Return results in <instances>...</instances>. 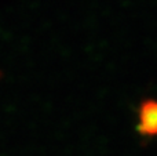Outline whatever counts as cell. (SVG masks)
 <instances>
[{
  "instance_id": "1",
  "label": "cell",
  "mask_w": 157,
  "mask_h": 156,
  "mask_svg": "<svg viewBox=\"0 0 157 156\" xmlns=\"http://www.w3.org/2000/svg\"><path fill=\"white\" fill-rule=\"evenodd\" d=\"M139 131L144 134H157V102L146 101L139 111Z\"/></svg>"
}]
</instances>
